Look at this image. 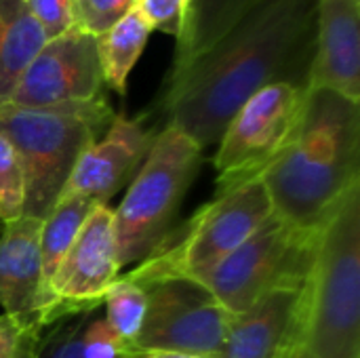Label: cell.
I'll return each mask as SVG.
<instances>
[{
	"instance_id": "6da1fadb",
	"label": "cell",
	"mask_w": 360,
	"mask_h": 358,
	"mask_svg": "<svg viewBox=\"0 0 360 358\" xmlns=\"http://www.w3.org/2000/svg\"><path fill=\"white\" fill-rule=\"evenodd\" d=\"M316 0H262L211 49L167 78L162 112L202 150L219 143L232 116L257 91H308Z\"/></svg>"
},
{
	"instance_id": "7a4b0ae2",
	"label": "cell",
	"mask_w": 360,
	"mask_h": 358,
	"mask_svg": "<svg viewBox=\"0 0 360 358\" xmlns=\"http://www.w3.org/2000/svg\"><path fill=\"white\" fill-rule=\"evenodd\" d=\"M259 179L274 215L302 228L323 226L360 181V103L310 89L291 141Z\"/></svg>"
},
{
	"instance_id": "3957f363",
	"label": "cell",
	"mask_w": 360,
	"mask_h": 358,
	"mask_svg": "<svg viewBox=\"0 0 360 358\" xmlns=\"http://www.w3.org/2000/svg\"><path fill=\"white\" fill-rule=\"evenodd\" d=\"M304 352L360 358V181L321 226L306 283Z\"/></svg>"
},
{
	"instance_id": "277c9868",
	"label": "cell",
	"mask_w": 360,
	"mask_h": 358,
	"mask_svg": "<svg viewBox=\"0 0 360 358\" xmlns=\"http://www.w3.org/2000/svg\"><path fill=\"white\" fill-rule=\"evenodd\" d=\"M114 116L105 97L51 108L0 106V131L15 148L25 177L23 215L42 219L51 211L78 158L105 133Z\"/></svg>"
},
{
	"instance_id": "5b68a950",
	"label": "cell",
	"mask_w": 360,
	"mask_h": 358,
	"mask_svg": "<svg viewBox=\"0 0 360 358\" xmlns=\"http://www.w3.org/2000/svg\"><path fill=\"white\" fill-rule=\"evenodd\" d=\"M270 215L272 203L259 177L219 192L188 222L173 228L146 260L122 276L141 287L167 279L205 283Z\"/></svg>"
},
{
	"instance_id": "8992f818",
	"label": "cell",
	"mask_w": 360,
	"mask_h": 358,
	"mask_svg": "<svg viewBox=\"0 0 360 358\" xmlns=\"http://www.w3.org/2000/svg\"><path fill=\"white\" fill-rule=\"evenodd\" d=\"M202 148L184 131L165 124L143 165L114 209V236L120 266L146 260L173 230V222L198 173Z\"/></svg>"
},
{
	"instance_id": "52a82bcc",
	"label": "cell",
	"mask_w": 360,
	"mask_h": 358,
	"mask_svg": "<svg viewBox=\"0 0 360 358\" xmlns=\"http://www.w3.org/2000/svg\"><path fill=\"white\" fill-rule=\"evenodd\" d=\"M319 228H302L270 215L207 279L205 287L232 314L251 308L276 289L308 283L319 245Z\"/></svg>"
},
{
	"instance_id": "ba28073f",
	"label": "cell",
	"mask_w": 360,
	"mask_h": 358,
	"mask_svg": "<svg viewBox=\"0 0 360 358\" xmlns=\"http://www.w3.org/2000/svg\"><path fill=\"white\" fill-rule=\"evenodd\" d=\"M306 89L270 84L232 116L213 158L217 194L262 177L291 141L306 103Z\"/></svg>"
},
{
	"instance_id": "9c48e42d",
	"label": "cell",
	"mask_w": 360,
	"mask_h": 358,
	"mask_svg": "<svg viewBox=\"0 0 360 358\" xmlns=\"http://www.w3.org/2000/svg\"><path fill=\"white\" fill-rule=\"evenodd\" d=\"M143 289L148 310L131 354L173 352L217 358L234 314L202 283L167 279Z\"/></svg>"
},
{
	"instance_id": "30bf717a",
	"label": "cell",
	"mask_w": 360,
	"mask_h": 358,
	"mask_svg": "<svg viewBox=\"0 0 360 358\" xmlns=\"http://www.w3.org/2000/svg\"><path fill=\"white\" fill-rule=\"evenodd\" d=\"M120 260L114 236V209L99 205L86 217L70 251L44 289L40 321L44 327L95 312L116 283Z\"/></svg>"
},
{
	"instance_id": "8fae6325",
	"label": "cell",
	"mask_w": 360,
	"mask_h": 358,
	"mask_svg": "<svg viewBox=\"0 0 360 358\" xmlns=\"http://www.w3.org/2000/svg\"><path fill=\"white\" fill-rule=\"evenodd\" d=\"M95 36L72 25L46 40L17 80L6 103L51 108L91 103L105 97Z\"/></svg>"
},
{
	"instance_id": "7c38bea8",
	"label": "cell",
	"mask_w": 360,
	"mask_h": 358,
	"mask_svg": "<svg viewBox=\"0 0 360 358\" xmlns=\"http://www.w3.org/2000/svg\"><path fill=\"white\" fill-rule=\"evenodd\" d=\"M156 135L158 131L146 127L141 118L116 114L105 133L82 152L61 196H82L108 205L124 184H131Z\"/></svg>"
},
{
	"instance_id": "4fadbf2b",
	"label": "cell",
	"mask_w": 360,
	"mask_h": 358,
	"mask_svg": "<svg viewBox=\"0 0 360 358\" xmlns=\"http://www.w3.org/2000/svg\"><path fill=\"white\" fill-rule=\"evenodd\" d=\"M306 285L276 289L234 314L217 358H293L304 350Z\"/></svg>"
},
{
	"instance_id": "5bb4252c",
	"label": "cell",
	"mask_w": 360,
	"mask_h": 358,
	"mask_svg": "<svg viewBox=\"0 0 360 358\" xmlns=\"http://www.w3.org/2000/svg\"><path fill=\"white\" fill-rule=\"evenodd\" d=\"M310 89L360 103V0H316Z\"/></svg>"
},
{
	"instance_id": "9a60e30c",
	"label": "cell",
	"mask_w": 360,
	"mask_h": 358,
	"mask_svg": "<svg viewBox=\"0 0 360 358\" xmlns=\"http://www.w3.org/2000/svg\"><path fill=\"white\" fill-rule=\"evenodd\" d=\"M42 219L21 215L2 224L0 234V306L4 314H36L44 304L40 264Z\"/></svg>"
},
{
	"instance_id": "2e32d148",
	"label": "cell",
	"mask_w": 360,
	"mask_h": 358,
	"mask_svg": "<svg viewBox=\"0 0 360 358\" xmlns=\"http://www.w3.org/2000/svg\"><path fill=\"white\" fill-rule=\"evenodd\" d=\"M46 40L27 0H0V106L8 101L17 80Z\"/></svg>"
},
{
	"instance_id": "e0dca14e",
	"label": "cell",
	"mask_w": 360,
	"mask_h": 358,
	"mask_svg": "<svg viewBox=\"0 0 360 358\" xmlns=\"http://www.w3.org/2000/svg\"><path fill=\"white\" fill-rule=\"evenodd\" d=\"M262 0H190L181 36L177 38L171 74L181 72L198 55L211 49Z\"/></svg>"
},
{
	"instance_id": "ac0fdd59",
	"label": "cell",
	"mask_w": 360,
	"mask_h": 358,
	"mask_svg": "<svg viewBox=\"0 0 360 358\" xmlns=\"http://www.w3.org/2000/svg\"><path fill=\"white\" fill-rule=\"evenodd\" d=\"M36 358H135L110 331L103 317L95 312L57 323L38 346Z\"/></svg>"
},
{
	"instance_id": "d6986e66",
	"label": "cell",
	"mask_w": 360,
	"mask_h": 358,
	"mask_svg": "<svg viewBox=\"0 0 360 358\" xmlns=\"http://www.w3.org/2000/svg\"><path fill=\"white\" fill-rule=\"evenodd\" d=\"M150 34L152 30L133 8L108 32L95 38L105 87H110L118 95H127V82L131 70L141 57Z\"/></svg>"
},
{
	"instance_id": "ffe728a7",
	"label": "cell",
	"mask_w": 360,
	"mask_h": 358,
	"mask_svg": "<svg viewBox=\"0 0 360 358\" xmlns=\"http://www.w3.org/2000/svg\"><path fill=\"white\" fill-rule=\"evenodd\" d=\"M95 207L99 205L82 196H59L57 203L51 207V211L42 217L40 264H42L44 289Z\"/></svg>"
},
{
	"instance_id": "44dd1931",
	"label": "cell",
	"mask_w": 360,
	"mask_h": 358,
	"mask_svg": "<svg viewBox=\"0 0 360 358\" xmlns=\"http://www.w3.org/2000/svg\"><path fill=\"white\" fill-rule=\"evenodd\" d=\"M105 308V323L120 346L131 354V346L139 335V329L146 319L148 310V295L146 289L137 283L127 281L122 274L116 283L108 289L103 304Z\"/></svg>"
},
{
	"instance_id": "7402d4cb",
	"label": "cell",
	"mask_w": 360,
	"mask_h": 358,
	"mask_svg": "<svg viewBox=\"0 0 360 358\" xmlns=\"http://www.w3.org/2000/svg\"><path fill=\"white\" fill-rule=\"evenodd\" d=\"M25 211V177L19 156L0 131V224L15 222Z\"/></svg>"
},
{
	"instance_id": "603a6c76",
	"label": "cell",
	"mask_w": 360,
	"mask_h": 358,
	"mask_svg": "<svg viewBox=\"0 0 360 358\" xmlns=\"http://www.w3.org/2000/svg\"><path fill=\"white\" fill-rule=\"evenodd\" d=\"M40 314L0 317V358H36L44 335Z\"/></svg>"
},
{
	"instance_id": "cb8c5ba5",
	"label": "cell",
	"mask_w": 360,
	"mask_h": 358,
	"mask_svg": "<svg viewBox=\"0 0 360 358\" xmlns=\"http://www.w3.org/2000/svg\"><path fill=\"white\" fill-rule=\"evenodd\" d=\"M133 6L135 0H72L74 25L97 38L133 11Z\"/></svg>"
},
{
	"instance_id": "d4e9b609",
	"label": "cell",
	"mask_w": 360,
	"mask_h": 358,
	"mask_svg": "<svg viewBox=\"0 0 360 358\" xmlns=\"http://www.w3.org/2000/svg\"><path fill=\"white\" fill-rule=\"evenodd\" d=\"M188 6L190 0H135L133 8L152 32L158 30L177 40L186 25Z\"/></svg>"
},
{
	"instance_id": "484cf974",
	"label": "cell",
	"mask_w": 360,
	"mask_h": 358,
	"mask_svg": "<svg viewBox=\"0 0 360 358\" xmlns=\"http://www.w3.org/2000/svg\"><path fill=\"white\" fill-rule=\"evenodd\" d=\"M27 6L46 32L49 40L74 25L72 0H27Z\"/></svg>"
},
{
	"instance_id": "4316f807",
	"label": "cell",
	"mask_w": 360,
	"mask_h": 358,
	"mask_svg": "<svg viewBox=\"0 0 360 358\" xmlns=\"http://www.w3.org/2000/svg\"><path fill=\"white\" fill-rule=\"evenodd\" d=\"M135 358H202L192 354H173V352H148V354H135Z\"/></svg>"
},
{
	"instance_id": "83f0119b",
	"label": "cell",
	"mask_w": 360,
	"mask_h": 358,
	"mask_svg": "<svg viewBox=\"0 0 360 358\" xmlns=\"http://www.w3.org/2000/svg\"><path fill=\"white\" fill-rule=\"evenodd\" d=\"M293 358H310V357H308V354H306L304 350H300V352H297V354H295Z\"/></svg>"
}]
</instances>
